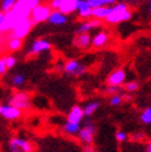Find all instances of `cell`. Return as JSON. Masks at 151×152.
<instances>
[{
    "mask_svg": "<svg viewBox=\"0 0 151 152\" xmlns=\"http://www.w3.org/2000/svg\"><path fill=\"white\" fill-rule=\"evenodd\" d=\"M147 1H151V0H147Z\"/></svg>",
    "mask_w": 151,
    "mask_h": 152,
    "instance_id": "43",
    "label": "cell"
},
{
    "mask_svg": "<svg viewBox=\"0 0 151 152\" xmlns=\"http://www.w3.org/2000/svg\"><path fill=\"white\" fill-rule=\"evenodd\" d=\"M115 140H117L118 142H125V141L128 140V134H126L125 131H123V130L117 131V132H115Z\"/></svg>",
    "mask_w": 151,
    "mask_h": 152,
    "instance_id": "28",
    "label": "cell"
},
{
    "mask_svg": "<svg viewBox=\"0 0 151 152\" xmlns=\"http://www.w3.org/2000/svg\"><path fill=\"white\" fill-rule=\"evenodd\" d=\"M10 152H34V145L31 141L22 137H11L9 141Z\"/></svg>",
    "mask_w": 151,
    "mask_h": 152,
    "instance_id": "6",
    "label": "cell"
},
{
    "mask_svg": "<svg viewBox=\"0 0 151 152\" xmlns=\"http://www.w3.org/2000/svg\"><path fill=\"white\" fill-rule=\"evenodd\" d=\"M1 51H3V48H1V46H0V53H1Z\"/></svg>",
    "mask_w": 151,
    "mask_h": 152,
    "instance_id": "41",
    "label": "cell"
},
{
    "mask_svg": "<svg viewBox=\"0 0 151 152\" xmlns=\"http://www.w3.org/2000/svg\"><path fill=\"white\" fill-rule=\"evenodd\" d=\"M102 26V21L99 20H95V19H92V20H86L83 21L82 24L77 27L76 30V34H84V32H89L92 30L97 28V27H100Z\"/></svg>",
    "mask_w": 151,
    "mask_h": 152,
    "instance_id": "12",
    "label": "cell"
},
{
    "mask_svg": "<svg viewBox=\"0 0 151 152\" xmlns=\"http://www.w3.org/2000/svg\"><path fill=\"white\" fill-rule=\"evenodd\" d=\"M88 5L92 7V9H95V7H99V6H103V1L102 0H87Z\"/></svg>",
    "mask_w": 151,
    "mask_h": 152,
    "instance_id": "30",
    "label": "cell"
},
{
    "mask_svg": "<svg viewBox=\"0 0 151 152\" xmlns=\"http://www.w3.org/2000/svg\"><path fill=\"white\" fill-rule=\"evenodd\" d=\"M79 129H81V124H74V123H70V121H66L62 126L63 132L70 136H76L78 134Z\"/></svg>",
    "mask_w": 151,
    "mask_h": 152,
    "instance_id": "20",
    "label": "cell"
},
{
    "mask_svg": "<svg viewBox=\"0 0 151 152\" xmlns=\"http://www.w3.org/2000/svg\"><path fill=\"white\" fill-rule=\"evenodd\" d=\"M3 40H4V37H3V34L0 32V46H1V43H3Z\"/></svg>",
    "mask_w": 151,
    "mask_h": 152,
    "instance_id": "37",
    "label": "cell"
},
{
    "mask_svg": "<svg viewBox=\"0 0 151 152\" xmlns=\"http://www.w3.org/2000/svg\"><path fill=\"white\" fill-rule=\"evenodd\" d=\"M7 72V67L5 64V59L4 57H0V75H4Z\"/></svg>",
    "mask_w": 151,
    "mask_h": 152,
    "instance_id": "32",
    "label": "cell"
},
{
    "mask_svg": "<svg viewBox=\"0 0 151 152\" xmlns=\"http://www.w3.org/2000/svg\"><path fill=\"white\" fill-rule=\"evenodd\" d=\"M108 41H109V34L107 31H99L92 37L90 45L95 48H102L108 43Z\"/></svg>",
    "mask_w": 151,
    "mask_h": 152,
    "instance_id": "14",
    "label": "cell"
},
{
    "mask_svg": "<svg viewBox=\"0 0 151 152\" xmlns=\"http://www.w3.org/2000/svg\"><path fill=\"white\" fill-rule=\"evenodd\" d=\"M126 79V71L124 68H117L107 78V84L113 87H122Z\"/></svg>",
    "mask_w": 151,
    "mask_h": 152,
    "instance_id": "9",
    "label": "cell"
},
{
    "mask_svg": "<svg viewBox=\"0 0 151 152\" xmlns=\"http://www.w3.org/2000/svg\"><path fill=\"white\" fill-rule=\"evenodd\" d=\"M47 21L50 22L51 25H55V26H62L67 22V15L62 14L61 11L58 10H52L50 16L47 19Z\"/></svg>",
    "mask_w": 151,
    "mask_h": 152,
    "instance_id": "16",
    "label": "cell"
},
{
    "mask_svg": "<svg viewBox=\"0 0 151 152\" xmlns=\"http://www.w3.org/2000/svg\"><path fill=\"white\" fill-rule=\"evenodd\" d=\"M125 92L128 93H135L139 90V83L135 82V80H131V82H128L125 83Z\"/></svg>",
    "mask_w": 151,
    "mask_h": 152,
    "instance_id": "25",
    "label": "cell"
},
{
    "mask_svg": "<svg viewBox=\"0 0 151 152\" xmlns=\"http://www.w3.org/2000/svg\"><path fill=\"white\" fill-rule=\"evenodd\" d=\"M77 14L78 16L83 20H88L89 18H92V7H90L87 3V0H78L77 5Z\"/></svg>",
    "mask_w": 151,
    "mask_h": 152,
    "instance_id": "15",
    "label": "cell"
},
{
    "mask_svg": "<svg viewBox=\"0 0 151 152\" xmlns=\"http://www.w3.org/2000/svg\"><path fill=\"white\" fill-rule=\"evenodd\" d=\"M103 4L105 6H111V5H114L115 3H118V0H102Z\"/></svg>",
    "mask_w": 151,
    "mask_h": 152,
    "instance_id": "35",
    "label": "cell"
},
{
    "mask_svg": "<svg viewBox=\"0 0 151 152\" xmlns=\"http://www.w3.org/2000/svg\"><path fill=\"white\" fill-rule=\"evenodd\" d=\"M63 72L68 75L79 77V75L84 74L87 72V67L84 64H82L78 59H68L63 64Z\"/></svg>",
    "mask_w": 151,
    "mask_h": 152,
    "instance_id": "7",
    "label": "cell"
},
{
    "mask_svg": "<svg viewBox=\"0 0 151 152\" xmlns=\"http://www.w3.org/2000/svg\"><path fill=\"white\" fill-rule=\"evenodd\" d=\"M32 26H34V22L30 20V19H25V20L18 22V24L11 28V31H10L9 35L12 36V37H16V39L24 40L25 37L30 34Z\"/></svg>",
    "mask_w": 151,
    "mask_h": 152,
    "instance_id": "5",
    "label": "cell"
},
{
    "mask_svg": "<svg viewBox=\"0 0 151 152\" xmlns=\"http://www.w3.org/2000/svg\"><path fill=\"white\" fill-rule=\"evenodd\" d=\"M149 11H150V14H151V4H150V6H149Z\"/></svg>",
    "mask_w": 151,
    "mask_h": 152,
    "instance_id": "39",
    "label": "cell"
},
{
    "mask_svg": "<svg viewBox=\"0 0 151 152\" xmlns=\"http://www.w3.org/2000/svg\"><path fill=\"white\" fill-rule=\"evenodd\" d=\"M109 11V6H99V7H95V9H92V18L95 20H104L105 16L108 15Z\"/></svg>",
    "mask_w": 151,
    "mask_h": 152,
    "instance_id": "21",
    "label": "cell"
},
{
    "mask_svg": "<svg viewBox=\"0 0 151 152\" xmlns=\"http://www.w3.org/2000/svg\"><path fill=\"white\" fill-rule=\"evenodd\" d=\"M90 41H92V36L89 35V32H84V34H78L74 37L73 40V45L79 50H86L90 46Z\"/></svg>",
    "mask_w": 151,
    "mask_h": 152,
    "instance_id": "13",
    "label": "cell"
},
{
    "mask_svg": "<svg viewBox=\"0 0 151 152\" xmlns=\"http://www.w3.org/2000/svg\"><path fill=\"white\" fill-rule=\"evenodd\" d=\"M4 59H5V64H6V67H7V69H11V68H14L15 66H16V63H18L16 57H14V56H11V55L5 56Z\"/></svg>",
    "mask_w": 151,
    "mask_h": 152,
    "instance_id": "27",
    "label": "cell"
},
{
    "mask_svg": "<svg viewBox=\"0 0 151 152\" xmlns=\"http://www.w3.org/2000/svg\"><path fill=\"white\" fill-rule=\"evenodd\" d=\"M59 5H61V0H50L48 6L51 7V10H58Z\"/></svg>",
    "mask_w": 151,
    "mask_h": 152,
    "instance_id": "31",
    "label": "cell"
},
{
    "mask_svg": "<svg viewBox=\"0 0 151 152\" xmlns=\"http://www.w3.org/2000/svg\"><path fill=\"white\" fill-rule=\"evenodd\" d=\"M131 139L135 140V141H141V140H144V139H145V134H144V132H138V134L133 135V137H131Z\"/></svg>",
    "mask_w": 151,
    "mask_h": 152,
    "instance_id": "33",
    "label": "cell"
},
{
    "mask_svg": "<svg viewBox=\"0 0 151 152\" xmlns=\"http://www.w3.org/2000/svg\"><path fill=\"white\" fill-rule=\"evenodd\" d=\"M125 1H133V0H125Z\"/></svg>",
    "mask_w": 151,
    "mask_h": 152,
    "instance_id": "42",
    "label": "cell"
},
{
    "mask_svg": "<svg viewBox=\"0 0 151 152\" xmlns=\"http://www.w3.org/2000/svg\"><path fill=\"white\" fill-rule=\"evenodd\" d=\"M140 121L145 125H150L151 124V106L146 108L144 111L140 114Z\"/></svg>",
    "mask_w": 151,
    "mask_h": 152,
    "instance_id": "24",
    "label": "cell"
},
{
    "mask_svg": "<svg viewBox=\"0 0 151 152\" xmlns=\"http://www.w3.org/2000/svg\"><path fill=\"white\" fill-rule=\"evenodd\" d=\"M95 132H97V126L92 121H87L86 125L79 129L77 136L81 140V142H83L87 146V145H92L93 143L94 137H95Z\"/></svg>",
    "mask_w": 151,
    "mask_h": 152,
    "instance_id": "3",
    "label": "cell"
},
{
    "mask_svg": "<svg viewBox=\"0 0 151 152\" xmlns=\"http://www.w3.org/2000/svg\"><path fill=\"white\" fill-rule=\"evenodd\" d=\"M99 108H100V103L98 100H93V102L87 103L84 106H83V114H84V118L86 116L89 118V116L94 115Z\"/></svg>",
    "mask_w": 151,
    "mask_h": 152,
    "instance_id": "18",
    "label": "cell"
},
{
    "mask_svg": "<svg viewBox=\"0 0 151 152\" xmlns=\"http://www.w3.org/2000/svg\"><path fill=\"white\" fill-rule=\"evenodd\" d=\"M51 7L47 4H39L36 7L31 10V14H30V20H31L35 24H41V22L47 21L50 14H51Z\"/></svg>",
    "mask_w": 151,
    "mask_h": 152,
    "instance_id": "4",
    "label": "cell"
},
{
    "mask_svg": "<svg viewBox=\"0 0 151 152\" xmlns=\"http://www.w3.org/2000/svg\"><path fill=\"white\" fill-rule=\"evenodd\" d=\"M52 48V43L51 41H48L47 39H37L35 40L31 46H30V50H29V53L30 55H40V53H43V52H47Z\"/></svg>",
    "mask_w": 151,
    "mask_h": 152,
    "instance_id": "10",
    "label": "cell"
},
{
    "mask_svg": "<svg viewBox=\"0 0 151 152\" xmlns=\"http://www.w3.org/2000/svg\"><path fill=\"white\" fill-rule=\"evenodd\" d=\"M22 115V111L19 110L18 108L10 105V104H0V116L4 118L5 120L9 121H15L20 119Z\"/></svg>",
    "mask_w": 151,
    "mask_h": 152,
    "instance_id": "8",
    "label": "cell"
},
{
    "mask_svg": "<svg viewBox=\"0 0 151 152\" xmlns=\"http://www.w3.org/2000/svg\"><path fill=\"white\" fill-rule=\"evenodd\" d=\"M9 104L15 106V108H18L21 111L29 110L31 108V96L26 92H16L10 96Z\"/></svg>",
    "mask_w": 151,
    "mask_h": 152,
    "instance_id": "2",
    "label": "cell"
},
{
    "mask_svg": "<svg viewBox=\"0 0 151 152\" xmlns=\"http://www.w3.org/2000/svg\"><path fill=\"white\" fill-rule=\"evenodd\" d=\"M83 119H84V114H83V108L81 105H73L68 115H67V121L74 124H81Z\"/></svg>",
    "mask_w": 151,
    "mask_h": 152,
    "instance_id": "11",
    "label": "cell"
},
{
    "mask_svg": "<svg viewBox=\"0 0 151 152\" xmlns=\"http://www.w3.org/2000/svg\"><path fill=\"white\" fill-rule=\"evenodd\" d=\"M18 0H1V3H0V10H1L3 12H7L10 11L14 5L16 4Z\"/></svg>",
    "mask_w": 151,
    "mask_h": 152,
    "instance_id": "23",
    "label": "cell"
},
{
    "mask_svg": "<svg viewBox=\"0 0 151 152\" xmlns=\"http://www.w3.org/2000/svg\"><path fill=\"white\" fill-rule=\"evenodd\" d=\"M10 83L15 88H20V87H22L26 83V77L22 73H16V74H14L11 77Z\"/></svg>",
    "mask_w": 151,
    "mask_h": 152,
    "instance_id": "22",
    "label": "cell"
},
{
    "mask_svg": "<svg viewBox=\"0 0 151 152\" xmlns=\"http://www.w3.org/2000/svg\"><path fill=\"white\" fill-rule=\"evenodd\" d=\"M4 21H5V12L0 11V30H1V27L4 25Z\"/></svg>",
    "mask_w": 151,
    "mask_h": 152,
    "instance_id": "36",
    "label": "cell"
},
{
    "mask_svg": "<svg viewBox=\"0 0 151 152\" xmlns=\"http://www.w3.org/2000/svg\"><path fill=\"white\" fill-rule=\"evenodd\" d=\"M123 95L122 94H113L110 98H109V104L111 106H119L120 104L123 103Z\"/></svg>",
    "mask_w": 151,
    "mask_h": 152,
    "instance_id": "26",
    "label": "cell"
},
{
    "mask_svg": "<svg viewBox=\"0 0 151 152\" xmlns=\"http://www.w3.org/2000/svg\"><path fill=\"white\" fill-rule=\"evenodd\" d=\"M5 47L9 50V51H19L22 47V40L16 39V37H12V36H7L6 42H5Z\"/></svg>",
    "mask_w": 151,
    "mask_h": 152,
    "instance_id": "19",
    "label": "cell"
},
{
    "mask_svg": "<svg viewBox=\"0 0 151 152\" xmlns=\"http://www.w3.org/2000/svg\"><path fill=\"white\" fill-rule=\"evenodd\" d=\"M133 16V12L126 3H115L109 6L108 15L105 16V22L109 25H117L120 22L129 21Z\"/></svg>",
    "mask_w": 151,
    "mask_h": 152,
    "instance_id": "1",
    "label": "cell"
},
{
    "mask_svg": "<svg viewBox=\"0 0 151 152\" xmlns=\"http://www.w3.org/2000/svg\"><path fill=\"white\" fill-rule=\"evenodd\" d=\"M83 152H98L92 145H87L84 146V148H83Z\"/></svg>",
    "mask_w": 151,
    "mask_h": 152,
    "instance_id": "34",
    "label": "cell"
},
{
    "mask_svg": "<svg viewBox=\"0 0 151 152\" xmlns=\"http://www.w3.org/2000/svg\"><path fill=\"white\" fill-rule=\"evenodd\" d=\"M146 152H151V148H149V147H147V150H146Z\"/></svg>",
    "mask_w": 151,
    "mask_h": 152,
    "instance_id": "40",
    "label": "cell"
},
{
    "mask_svg": "<svg viewBox=\"0 0 151 152\" xmlns=\"http://www.w3.org/2000/svg\"><path fill=\"white\" fill-rule=\"evenodd\" d=\"M78 0H61V5L58 7V11H61L65 15L73 14L77 10Z\"/></svg>",
    "mask_w": 151,
    "mask_h": 152,
    "instance_id": "17",
    "label": "cell"
},
{
    "mask_svg": "<svg viewBox=\"0 0 151 152\" xmlns=\"http://www.w3.org/2000/svg\"><path fill=\"white\" fill-rule=\"evenodd\" d=\"M147 147H149V148H151V139L149 140V143H147Z\"/></svg>",
    "mask_w": 151,
    "mask_h": 152,
    "instance_id": "38",
    "label": "cell"
},
{
    "mask_svg": "<svg viewBox=\"0 0 151 152\" xmlns=\"http://www.w3.org/2000/svg\"><path fill=\"white\" fill-rule=\"evenodd\" d=\"M122 90V87H113V86H108L107 90H105V93L107 94H119V92Z\"/></svg>",
    "mask_w": 151,
    "mask_h": 152,
    "instance_id": "29",
    "label": "cell"
}]
</instances>
